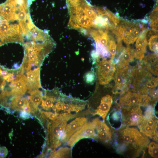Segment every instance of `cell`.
I'll list each match as a JSON object with an SVG mask.
<instances>
[{
	"mask_svg": "<svg viewBox=\"0 0 158 158\" xmlns=\"http://www.w3.org/2000/svg\"><path fill=\"white\" fill-rule=\"evenodd\" d=\"M8 151L4 146L0 147V158H4L7 155Z\"/></svg>",
	"mask_w": 158,
	"mask_h": 158,
	"instance_id": "cell-35",
	"label": "cell"
},
{
	"mask_svg": "<svg viewBox=\"0 0 158 158\" xmlns=\"http://www.w3.org/2000/svg\"><path fill=\"white\" fill-rule=\"evenodd\" d=\"M126 92L120 98L118 106L123 110L128 111L133 107L139 106L141 95L130 91Z\"/></svg>",
	"mask_w": 158,
	"mask_h": 158,
	"instance_id": "cell-5",
	"label": "cell"
},
{
	"mask_svg": "<svg viewBox=\"0 0 158 158\" xmlns=\"http://www.w3.org/2000/svg\"><path fill=\"white\" fill-rule=\"evenodd\" d=\"M131 128H126L121 132L122 140L125 144H128L131 136Z\"/></svg>",
	"mask_w": 158,
	"mask_h": 158,
	"instance_id": "cell-22",
	"label": "cell"
},
{
	"mask_svg": "<svg viewBox=\"0 0 158 158\" xmlns=\"http://www.w3.org/2000/svg\"><path fill=\"white\" fill-rule=\"evenodd\" d=\"M149 82L152 88L156 87L158 84V78L152 76L150 79Z\"/></svg>",
	"mask_w": 158,
	"mask_h": 158,
	"instance_id": "cell-37",
	"label": "cell"
},
{
	"mask_svg": "<svg viewBox=\"0 0 158 158\" xmlns=\"http://www.w3.org/2000/svg\"><path fill=\"white\" fill-rule=\"evenodd\" d=\"M150 26L152 30L158 32V17L153 18L150 20Z\"/></svg>",
	"mask_w": 158,
	"mask_h": 158,
	"instance_id": "cell-31",
	"label": "cell"
},
{
	"mask_svg": "<svg viewBox=\"0 0 158 158\" xmlns=\"http://www.w3.org/2000/svg\"><path fill=\"white\" fill-rule=\"evenodd\" d=\"M56 100V97L54 96L46 94L42 101L41 107L44 110H48L53 107Z\"/></svg>",
	"mask_w": 158,
	"mask_h": 158,
	"instance_id": "cell-18",
	"label": "cell"
},
{
	"mask_svg": "<svg viewBox=\"0 0 158 158\" xmlns=\"http://www.w3.org/2000/svg\"><path fill=\"white\" fill-rule=\"evenodd\" d=\"M97 75L99 83L105 85L109 83L113 78L116 70L115 64L110 59L99 56L96 60Z\"/></svg>",
	"mask_w": 158,
	"mask_h": 158,
	"instance_id": "cell-3",
	"label": "cell"
},
{
	"mask_svg": "<svg viewBox=\"0 0 158 158\" xmlns=\"http://www.w3.org/2000/svg\"><path fill=\"white\" fill-rule=\"evenodd\" d=\"M40 115L41 117L43 119L47 120L52 121L55 120L57 116V114L51 112L40 111Z\"/></svg>",
	"mask_w": 158,
	"mask_h": 158,
	"instance_id": "cell-26",
	"label": "cell"
},
{
	"mask_svg": "<svg viewBox=\"0 0 158 158\" xmlns=\"http://www.w3.org/2000/svg\"><path fill=\"white\" fill-rule=\"evenodd\" d=\"M146 48L141 47H136L134 52V56L136 59L141 61L144 58V54L146 52Z\"/></svg>",
	"mask_w": 158,
	"mask_h": 158,
	"instance_id": "cell-24",
	"label": "cell"
},
{
	"mask_svg": "<svg viewBox=\"0 0 158 158\" xmlns=\"http://www.w3.org/2000/svg\"><path fill=\"white\" fill-rule=\"evenodd\" d=\"M151 98L147 94L141 95L139 106L146 107L150 104Z\"/></svg>",
	"mask_w": 158,
	"mask_h": 158,
	"instance_id": "cell-29",
	"label": "cell"
},
{
	"mask_svg": "<svg viewBox=\"0 0 158 158\" xmlns=\"http://www.w3.org/2000/svg\"><path fill=\"white\" fill-rule=\"evenodd\" d=\"M86 82L89 84L93 83L95 79V74L93 71L87 73L85 76Z\"/></svg>",
	"mask_w": 158,
	"mask_h": 158,
	"instance_id": "cell-30",
	"label": "cell"
},
{
	"mask_svg": "<svg viewBox=\"0 0 158 158\" xmlns=\"http://www.w3.org/2000/svg\"><path fill=\"white\" fill-rule=\"evenodd\" d=\"M149 142V139L143 136L136 128H131V136L128 144L136 147L147 146Z\"/></svg>",
	"mask_w": 158,
	"mask_h": 158,
	"instance_id": "cell-13",
	"label": "cell"
},
{
	"mask_svg": "<svg viewBox=\"0 0 158 158\" xmlns=\"http://www.w3.org/2000/svg\"><path fill=\"white\" fill-rule=\"evenodd\" d=\"M29 105L28 99L22 96L14 97L10 104V107L12 109L18 111H23L26 107Z\"/></svg>",
	"mask_w": 158,
	"mask_h": 158,
	"instance_id": "cell-15",
	"label": "cell"
},
{
	"mask_svg": "<svg viewBox=\"0 0 158 158\" xmlns=\"http://www.w3.org/2000/svg\"><path fill=\"white\" fill-rule=\"evenodd\" d=\"M154 115V108L153 105H149L146 109L144 114L143 116V118L145 120H148L151 118Z\"/></svg>",
	"mask_w": 158,
	"mask_h": 158,
	"instance_id": "cell-28",
	"label": "cell"
},
{
	"mask_svg": "<svg viewBox=\"0 0 158 158\" xmlns=\"http://www.w3.org/2000/svg\"><path fill=\"white\" fill-rule=\"evenodd\" d=\"M117 45L115 41L112 39L110 40L109 49V57L112 60L116 54Z\"/></svg>",
	"mask_w": 158,
	"mask_h": 158,
	"instance_id": "cell-27",
	"label": "cell"
},
{
	"mask_svg": "<svg viewBox=\"0 0 158 158\" xmlns=\"http://www.w3.org/2000/svg\"><path fill=\"white\" fill-rule=\"evenodd\" d=\"M70 149L67 147H61L52 152L49 158H65L70 157Z\"/></svg>",
	"mask_w": 158,
	"mask_h": 158,
	"instance_id": "cell-17",
	"label": "cell"
},
{
	"mask_svg": "<svg viewBox=\"0 0 158 158\" xmlns=\"http://www.w3.org/2000/svg\"><path fill=\"white\" fill-rule=\"evenodd\" d=\"M40 66L33 70H30L27 73L28 90L30 93L32 91L41 87L40 80Z\"/></svg>",
	"mask_w": 158,
	"mask_h": 158,
	"instance_id": "cell-9",
	"label": "cell"
},
{
	"mask_svg": "<svg viewBox=\"0 0 158 158\" xmlns=\"http://www.w3.org/2000/svg\"><path fill=\"white\" fill-rule=\"evenodd\" d=\"M85 107V105L83 104L66 103L63 101L59 100L52 107L56 113L61 110L70 113L72 111L78 112L83 109Z\"/></svg>",
	"mask_w": 158,
	"mask_h": 158,
	"instance_id": "cell-10",
	"label": "cell"
},
{
	"mask_svg": "<svg viewBox=\"0 0 158 158\" xmlns=\"http://www.w3.org/2000/svg\"><path fill=\"white\" fill-rule=\"evenodd\" d=\"M138 128L140 132L144 135L152 138V134L154 128L147 125L142 120L138 125Z\"/></svg>",
	"mask_w": 158,
	"mask_h": 158,
	"instance_id": "cell-19",
	"label": "cell"
},
{
	"mask_svg": "<svg viewBox=\"0 0 158 158\" xmlns=\"http://www.w3.org/2000/svg\"><path fill=\"white\" fill-rule=\"evenodd\" d=\"M95 129L92 122H85L81 128L71 136L68 140L67 145L72 147L79 140L85 138L96 139L97 136Z\"/></svg>",
	"mask_w": 158,
	"mask_h": 158,
	"instance_id": "cell-4",
	"label": "cell"
},
{
	"mask_svg": "<svg viewBox=\"0 0 158 158\" xmlns=\"http://www.w3.org/2000/svg\"><path fill=\"white\" fill-rule=\"evenodd\" d=\"M101 102L107 103L112 104L113 102L112 97L109 95H106L102 98Z\"/></svg>",
	"mask_w": 158,
	"mask_h": 158,
	"instance_id": "cell-34",
	"label": "cell"
},
{
	"mask_svg": "<svg viewBox=\"0 0 158 158\" xmlns=\"http://www.w3.org/2000/svg\"><path fill=\"white\" fill-rule=\"evenodd\" d=\"M97 136L103 142L106 143L108 142L111 140V133L110 130L105 131H98Z\"/></svg>",
	"mask_w": 158,
	"mask_h": 158,
	"instance_id": "cell-25",
	"label": "cell"
},
{
	"mask_svg": "<svg viewBox=\"0 0 158 158\" xmlns=\"http://www.w3.org/2000/svg\"><path fill=\"white\" fill-rule=\"evenodd\" d=\"M92 122L95 129H96L98 132L110 130L109 128L106 124L98 118L93 119Z\"/></svg>",
	"mask_w": 158,
	"mask_h": 158,
	"instance_id": "cell-20",
	"label": "cell"
},
{
	"mask_svg": "<svg viewBox=\"0 0 158 158\" xmlns=\"http://www.w3.org/2000/svg\"><path fill=\"white\" fill-rule=\"evenodd\" d=\"M142 63L150 73L158 75V56L155 54H150L143 59Z\"/></svg>",
	"mask_w": 158,
	"mask_h": 158,
	"instance_id": "cell-11",
	"label": "cell"
},
{
	"mask_svg": "<svg viewBox=\"0 0 158 158\" xmlns=\"http://www.w3.org/2000/svg\"><path fill=\"white\" fill-rule=\"evenodd\" d=\"M75 115L69 112L62 113L49 124L48 143L50 148L54 149L61 145L67 123Z\"/></svg>",
	"mask_w": 158,
	"mask_h": 158,
	"instance_id": "cell-1",
	"label": "cell"
},
{
	"mask_svg": "<svg viewBox=\"0 0 158 158\" xmlns=\"http://www.w3.org/2000/svg\"><path fill=\"white\" fill-rule=\"evenodd\" d=\"M28 102L32 111H35L39 108L38 106L40 104L43 97L42 92L38 90H34L30 93Z\"/></svg>",
	"mask_w": 158,
	"mask_h": 158,
	"instance_id": "cell-14",
	"label": "cell"
},
{
	"mask_svg": "<svg viewBox=\"0 0 158 158\" xmlns=\"http://www.w3.org/2000/svg\"><path fill=\"white\" fill-rule=\"evenodd\" d=\"M135 71V66H127L124 68L116 70L113 78L115 85L112 90L113 93H120L121 95L127 92L131 85Z\"/></svg>",
	"mask_w": 158,
	"mask_h": 158,
	"instance_id": "cell-2",
	"label": "cell"
},
{
	"mask_svg": "<svg viewBox=\"0 0 158 158\" xmlns=\"http://www.w3.org/2000/svg\"><path fill=\"white\" fill-rule=\"evenodd\" d=\"M20 117L23 119H28L31 117L29 113L25 111H21L20 114Z\"/></svg>",
	"mask_w": 158,
	"mask_h": 158,
	"instance_id": "cell-38",
	"label": "cell"
},
{
	"mask_svg": "<svg viewBox=\"0 0 158 158\" xmlns=\"http://www.w3.org/2000/svg\"><path fill=\"white\" fill-rule=\"evenodd\" d=\"M148 92L150 95L153 98H157L158 90L156 88V87L151 88Z\"/></svg>",
	"mask_w": 158,
	"mask_h": 158,
	"instance_id": "cell-32",
	"label": "cell"
},
{
	"mask_svg": "<svg viewBox=\"0 0 158 158\" xmlns=\"http://www.w3.org/2000/svg\"><path fill=\"white\" fill-rule=\"evenodd\" d=\"M150 49L154 51L155 54H158V35L154 34L150 37L148 42Z\"/></svg>",
	"mask_w": 158,
	"mask_h": 158,
	"instance_id": "cell-21",
	"label": "cell"
},
{
	"mask_svg": "<svg viewBox=\"0 0 158 158\" xmlns=\"http://www.w3.org/2000/svg\"><path fill=\"white\" fill-rule=\"evenodd\" d=\"M112 104L104 102H101L96 110L95 114L99 115L104 120Z\"/></svg>",
	"mask_w": 158,
	"mask_h": 158,
	"instance_id": "cell-16",
	"label": "cell"
},
{
	"mask_svg": "<svg viewBox=\"0 0 158 158\" xmlns=\"http://www.w3.org/2000/svg\"><path fill=\"white\" fill-rule=\"evenodd\" d=\"M86 120L85 117H78L66 126L62 138V143L66 142L68 141L71 136L81 128Z\"/></svg>",
	"mask_w": 158,
	"mask_h": 158,
	"instance_id": "cell-8",
	"label": "cell"
},
{
	"mask_svg": "<svg viewBox=\"0 0 158 158\" xmlns=\"http://www.w3.org/2000/svg\"><path fill=\"white\" fill-rule=\"evenodd\" d=\"M134 49L129 44L124 51L119 57L118 61L116 64V70L121 69L128 66L129 63L134 60Z\"/></svg>",
	"mask_w": 158,
	"mask_h": 158,
	"instance_id": "cell-12",
	"label": "cell"
},
{
	"mask_svg": "<svg viewBox=\"0 0 158 158\" xmlns=\"http://www.w3.org/2000/svg\"><path fill=\"white\" fill-rule=\"evenodd\" d=\"M153 139L157 142L158 141V121L156 123L155 126L153 130L152 137Z\"/></svg>",
	"mask_w": 158,
	"mask_h": 158,
	"instance_id": "cell-36",
	"label": "cell"
},
{
	"mask_svg": "<svg viewBox=\"0 0 158 158\" xmlns=\"http://www.w3.org/2000/svg\"><path fill=\"white\" fill-rule=\"evenodd\" d=\"M10 86V91L13 97L20 96L25 94L28 90V83L26 77L23 74L17 76L11 81Z\"/></svg>",
	"mask_w": 158,
	"mask_h": 158,
	"instance_id": "cell-6",
	"label": "cell"
},
{
	"mask_svg": "<svg viewBox=\"0 0 158 158\" xmlns=\"http://www.w3.org/2000/svg\"><path fill=\"white\" fill-rule=\"evenodd\" d=\"M69 6H77L80 4L84 0H67Z\"/></svg>",
	"mask_w": 158,
	"mask_h": 158,
	"instance_id": "cell-33",
	"label": "cell"
},
{
	"mask_svg": "<svg viewBox=\"0 0 158 158\" xmlns=\"http://www.w3.org/2000/svg\"><path fill=\"white\" fill-rule=\"evenodd\" d=\"M124 121L128 126H137L139 125L143 119L142 111L140 106H136L129 110L123 111Z\"/></svg>",
	"mask_w": 158,
	"mask_h": 158,
	"instance_id": "cell-7",
	"label": "cell"
},
{
	"mask_svg": "<svg viewBox=\"0 0 158 158\" xmlns=\"http://www.w3.org/2000/svg\"><path fill=\"white\" fill-rule=\"evenodd\" d=\"M148 148V151L149 154L154 158H158V145L154 142H151L149 144Z\"/></svg>",
	"mask_w": 158,
	"mask_h": 158,
	"instance_id": "cell-23",
	"label": "cell"
}]
</instances>
